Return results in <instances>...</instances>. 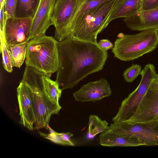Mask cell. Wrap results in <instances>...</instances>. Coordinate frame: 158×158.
I'll return each mask as SVG.
<instances>
[{"instance_id":"obj_1","label":"cell","mask_w":158,"mask_h":158,"mask_svg":"<svg viewBox=\"0 0 158 158\" xmlns=\"http://www.w3.org/2000/svg\"><path fill=\"white\" fill-rule=\"evenodd\" d=\"M57 46L59 65L56 81L62 91L102 70L108 57L98 44L74 37L58 41Z\"/></svg>"},{"instance_id":"obj_2","label":"cell","mask_w":158,"mask_h":158,"mask_svg":"<svg viewBox=\"0 0 158 158\" xmlns=\"http://www.w3.org/2000/svg\"><path fill=\"white\" fill-rule=\"evenodd\" d=\"M44 74L32 67L26 66L20 81L29 86L33 93V107L36 119L34 130L43 128L48 130L51 116L58 114L61 108L53 104L46 94L43 81Z\"/></svg>"},{"instance_id":"obj_3","label":"cell","mask_w":158,"mask_h":158,"mask_svg":"<svg viewBox=\"0 0 158 158\" xmlns=\"http://www.w3.org/2000/svg\"><path fill=\"white\" fill-rule=\"evenodd\" d=\"M117 1L105 2L78 15L73 23V37L98 44V35L109 23V18Z\"/></svg>"},{"instance_id":"obj_4","label":"cell","mask_w":158,"mask_h":158,"mask_svg":"<svg viewBox=\"0 0 158 158\" xmlns=\"http://www.w3.org/2000/svg\"><path fill=\"white\" fill-rule=\"evenodd\" d=\"M57 42L54 38L46 35L29 41L27 45L26 66L47 74L57 71L59 65Z\"/></svg>"},{"instance_id":"obj_5","label":"cell","mask_w":158,"mask_h":158,"mask_svg":"<svg viewBox=\"0 0 158 158\" xmlns=\"http://www.w3.org/2000/svg\"><path fill=\"white\" fill-rule=\"evenodd\" d=\"M158 45V30H146L119 37L114 42L112 52L121 60L130 61L152 52Z\"/></svg>"},{"instance_id":"obj_6","label":"cell","mask_w":158,"mask_h":158,"mask_svg":"<svg viewBox=\"0 0 158 158\" xmlns=\"http://www.w3.org/2000/svg\"><path fill=\"white\" fill-rule=\"evenodd\" d=\"M157 74L152 64L148 63L145 65L142 70L141 79L139 85L122 101L117 113L112 119L113 122L126 121L130 118Z\"/></svg>"},{"instance_id":"obj_7","label":"cell","mask_w":158,"mask_h":158,"mask_svg":"<svg viewBox=\"0 0 158 158\" xmlns=\"http://www.w3.org/2000/svg\"><path fill=\"white\" fill-rule=\"evenodd\" d=\"M80 0H56L51 21L55 39L61 41L73 37V21Z\"/></svg>"},{"instance_id":"obj_8","label":"cell","mask_w":158,"mask_h":158,"mask_svg":"<svg viewBox=\"0 0 158 158\" xmlns=\"http://www.w3.org/2000/svg\"><path fill=\"white\" fill-rule=\"evenodd\" d=\"M118 134L135 137L141 140L145 146L158 145V122L131 123L126 122H114L108 130Z\"/></svg>"},{"instance_id":"obj_9","label":"cell","mask_w":158,"mask_h":158,"mask_svg":"<svg viewBox=\"0 0 158 158\" xmlns=\"http://www.w3.org/2000/svg\"><path fill=\"white\" fill-rule=\"evenodd\" d=\"M158 122V89L149 86L128 123ZM123 122V121H122Z\"/></svg>"},{"instance_id":"obj_10","label":"cell","mask_w":158,"mask_h":158,"mask_svg":"<svg viewBox=\"0 0 158 158\" xmlns=\"http://www.w3.org/2000/svg\"><path fill=\"white\" fill-rule=\"evenodd\" d=\"M32 19L16 17L7 19L4 26V34L8 47L28 42Z\"/></svg>"},{"instance_id":"obj_11","label":"cell","mask_w":158,"mask_h":158,"mask_svg":"<svg viewBox=\"0 0 158 158\" xmlns=\"http://www.w3.org/2000/svg\"><path fill=\"white\" fill-rule=\"evenodd\" d=\"M17 92L20 117L19 123L32 131L36 121L33 107V91L29 86L20 82Z\"/></svg>"},{"instance_id":"obj_12","label":"cell","mask_w":158,"mask_h":158,"mask_svg":"<svg viewBox=\"0 0 158 158\" xmlns=\"http://www.w3.org/2000/svg\"><path fill=\"white\" fill-rule=\"evenodd\" d=\"M56 0H40L36 13L32 19L28 42L36 38L45 35L52 25L51 19Z\"/></svg>"},{"instance_id":"obj_13","label":"cell","mask_w":158,"mask_h":158,"mask_svg":"<svg viewBox=\"0 0 158 158\" xmlns=\"http://www.w3.org/2000/svg\"><path fill=\"white\" fill-rule=\"evenodd\" d=\"M110 86L107 81L102 78L83 85L73 95L77 101L95 102L111 95L112 91Z\"/></svg>"},{"instance_id":"obj_14","label":"cell","mask_w":158,"mask_h":158,"mask_svg":"<svg viewBox=\"0 0 158 158\" xmlns=\"http://www.w3.org/2000/svg\"><path fill=\"white\" fill-rule=\"evenodd\" d=\"M123 21L127 27L132 31L158 30V7L140 11L124 18Z\"/></svg>"},{"instance_id":"obj_15","label":"cell","mask_w":158,"mask_h":158,"mask_svg":"<svg viewBox=\"0 0 158 158\" xmlns=\"http://www.w3.org/2000/svg\"><path fill=\"white\" fill-rule=\"evenodd\" d=\"M100 144L106 147H134L145 146L139 139L128 137L118 134L110 130L101 133L99 135Z\"/></svg>"},{"instance_id":"obj_16","label":"cell","mask_w":158,"mask_h":158,"mask_svg":"<svg viewBox=\"0 0 158 158\" xmlns=\"http://www.w3.org/2000/svg\"><path fill=\"white\" fill-rule=\"evenodd\" d=\"M143 0H117L109 20L110 23L113 20L125 18L141 10Z\"/></svg>"},{"instance_id":"obj_17","label":"cell","mask_w":158,"mask_h":158,"mask_svg":"<svg viewBox=\"0 0 158 158\" xmlns=\"http://www.w3.org/2000/svg\"><path fill=\"white\" fill-rule=\"evenodd\" d=\"M40 2V0H18L15 17L33 18Z\"/></svg>"},{"instance_id":"obj_18","label":"cell","mask_w":158,"mask_h":158,"mask_svg":"<svg viewBox=\"0 0 158 158\" xmlns=\"http://www.w3.org/2000/svg\"><path fill=\"white\" fill-rule=\"evenodd\" d=\"M51 74H45L43 76L44 87L46 94L49 99L54 104L61 107L59 102L62 90L56 81L52 80Z\"/></svg>"},{"instance_id":"obj_19","label":"cell","mask_w":158,"mask_h":158,"mask_svg":"<svg viewBox=\"0 0 158 158\" xmlns=\"http://www.w3.org/2000/svg\"><path fill=\"white\" fill-rule=\"evenodd\" d=\"M88 137L93 138L98 134L108 130L109 127L108 123L105 120L101 119L98 116L91 114L89 118Z\"/></svg>"},{"instance_id":"obj_20","label":"cell","mask_w":158,"mask_h":158,"mask_svg":"<svg viewBox=\"0 0 158 158\" xmlns=\"http://www.w3.org/2000/svg\"><path fill=\"white\" fill-rule=\"evenodd\" d=\"M27 43L12 45L8 47L13 66L20 68L26 58Z\"/></svg>"},{"instance_id":"obj_21","label":"cell","mask_w":158,"mask_h":158,"mask_svg":"<svg viewBox=\"0 0 158 158\" xmlns=\"http://www.w3.org/2000/svg\"><path fill=\"white\" fill-rule=\"evenodd\" d=\"M0 52L2 54V64L4 69L9 73L13 71V66L5 36L0 38Z\"/></svg>"},{"instance_id":"obj_22","label":"cell","mask_w":158,"mask_h":158,"mask_svg":"<svg viewBox=\"0 0 158 158\" xmlns=\"http://www.w3.org/2000/svg\"><path fill=\"white\" fill-rule=\"evenodd\" d=\"M141 67L138 64H133L126 69L123 72V78L126 81L131 83L142 72Z\"/></svg>"},{"instance_id":"obj_23","label":"cell","mask_w":158,"mask_h":158,"mask_svg":"<svg viewBox=\"0 0 158 158\" xmlns=\"http://www.w3.org/2000/svg\"><path fill=\"white\" fill-rule=\"evenodd\" d=\"M18 0H5L3 12L4 23L7 19L15 17Z\"/></svg>"},{"instance_id":"obj_24","label":"cell","mask_w":158,"mask_h":158,"mask_svg":"<svg viewBox=\"0 0 158 158\" xmlns=\"http://www.w3.org/2000/svg\"><path fill=\"white\" fill-rule=\"evenodd\" d=\"M48 129L50 131L49 134H46L39 131V134L42 137L49 139L56 143L64 145H67L66 143L62 139V133H60L56 132L50 127Z\"/></svg>"},{"instance_id":"obj_25","label":"cell","mask_w":158,"mask_h":158,"mask_svg":"<svg viewBox=\"0 0 158 158\" xmlns=\"http://www.w3.org/2000/svg\"><path fill=\"white\" fill-rule=\"evenodd\" d=\"M158 7V0H143L141 11L152 9Z\"/></svg>"},{"instance_id":"obj_26","label":"cell","mask_w":158,"mask_h":158,"mask_svg":"<svg viewBox=\"0 0 158 158\" xmlns=\"http://www.w3.org/2000/svg\"><path fill=\"white\" fill-rule=\"evenodd\" d=\"M99 46L104 50L107 51L109 49H112L114 44L109 40L107 39L101 40L98 42Z\"/></svg>"},{"instance_id":"obj_27","label":"cell","mask_w":158,"mask_h":158,"mask_svg":"<svg viewBox=\"0 0 158 158\" xmlns=\"http://www.w3.org/2000/svg\"><path fill=\"white\" fill-rule=\"evenodd\" d=\"M150 86L155 89H158V75L152 82Z\"/></svg>"},{"instance_id":"obj_28","label":"cell","mask_w":158,"mask_h":158,"mask_svg":"<svg viewBox=\"0 0 158 158\" xmlns=\"http://www.w3.org/2000/svg\"><path fill=\"white\" fill-rule=\"evenodd\" d=\"M3 0H0V3Z\"/></svg>"}]
</instances>
